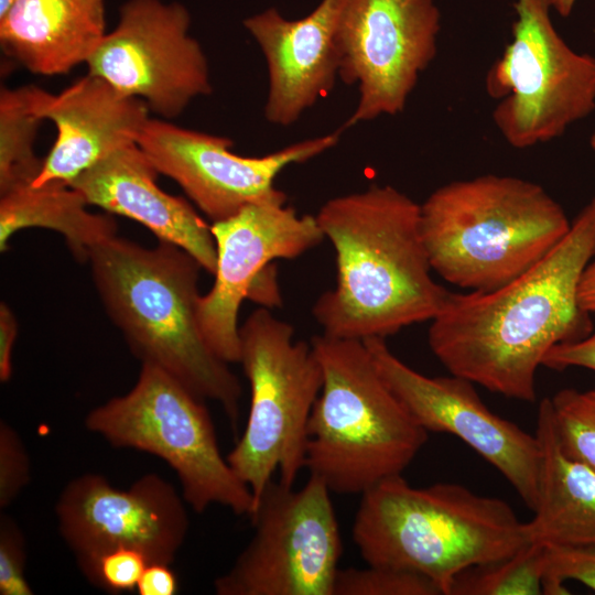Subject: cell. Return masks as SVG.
Here are the masks:
<instances>
[{
	"mask_svg": "<svg viewBox=\"0 0 595 595\" xmlns=\"http://www.w3.org/2000/svg\"><path fill=\"white\" fill-rule=\"evenodd\" d=\"M420 225L432 270L469 292L516 280L571 228L563 207L541 185L497 174L436 188L420 205Z\"/></svg>",
	"mask_w": 595,
	"mask_h": 595,
	"instance_id": "obj_5",
	"label": "cell"
},
{
	"mask_svg": "<svg viewBox=\"0 0 595 595\" xmlns=\"http://www.w3.org/2000/svg\"><path fill=\"white\" fill-rule=\"evenodd\" d=\"M160 173L138 144L113 152L71 182L88 205L131 218L160 241L173 244L215 274L216 244L208 226L182 197L162 191Z\"/></svg>",
	"mask_w": 595,
	"mask_h": 595,
	"instance_id": "obj_19",
	"label": "cell"
},
{
	"mask_svg": "<svg viewBox=\"0 0 595 595\" xmlns=\"http://www.w3.org/2000/svg\"><path fill=\"white\" fill-rule=\"evenodd\" d=\"M136 591L139 595H174L177 591V578L170 564L149 563Z\"/></svg>",
	"mask_w": 595,
	"mask_h": 595,
	"instance_id": "obj_32",
	"label": "cell"
},
{
	"mask_svg": "<svg viewBox=\"0 0 595 595\" xmlns=\"http://www.w3.org/2000/svg\"><path fill=\"white\" fill-rule=\"evenodd\" d=\"M26 448L11 424L0 421V508L10 506L30 482Z\"/></svg>",
	"mask_w": 595,
	"mask_h": 595,
	"instance_id": "obj_29",
	"label": "cell"
},
{
	"mask_svg": "<svg viewBox=\"0 0 595 595\" xmlns=\"http://www.w3.org/2000/svg\"><path fill=\"white\" fill-rule=\"evenodd\" d=\"M311 344L323 385L307 423L310 475L339 495H361L402 475L429 432L386 382L364 340L322 334Z\"/></svg>",
	"mask_w": 595,
	"mask_h": 595,
	"instance_id": "obj_6",
	"label": "cell"
},
{
	"mask_svg": "<svg viewBox=\"0 0 595 595\" xmlns=\"http://www.w3.org/2000/svg\"><path fill=\"white\" fill-rule=\"evenodd\" d=\"M216 244L215 281L198 303V322L210 349L239 363L238 312L261 271L274 259H294L325 238L315 216L283 203H253L210 225Z\"/></svg>",
	"mask_w": 595,
	"mask_h": 595,
	"instance_id": "obj_16",
	"label": "cell"
},
{
	"mask_svg": "<svg viewBox=\"0 0 595 595\" xmlns=\"http://www.w3.org/2000/svg\"><path fill=\"white\" fill-rule=\"evenodd\" d=\"M34 91L31 85L0 91V195L32 184L44 164L34 152L43 121L35 110Z\"/></svg>",
	"mask_w": 595,
	"mask_h": 595,
	"instance_id": "obj_23",
	"label": "cell"
},
{
	"mask_svg": "<svg viewBox=\"0 0 595 595\" xmlns=\"http://www.w3.org/2000/svg\"><path fill=\"white\" fill-rule=\"evenodd\" d=\"M87 263L108 317L141 364L218 402L236 428L241 385L202 334L198 261L170 242L145 248L116 235L95 247Z\"/></svg>",
	"mask_w": 595,
	"mask_h": 595,
	"instance_id": "obj_3",
	"label": "cell"
},
{
	"mask_svg": "<svg viewBox=\"0 0 595 595\" xmlns=\"http://www.w3.org/2000/svg\"><path fill=\"white\" fill-rule=\"evenodd\" d=\"M589 144H591V148L595 151V131L592 133L589 138Z\"/></svg>",
	"mask_w": 595,
	"mask_h": 595,
	"instance_id": "obj_38",
	"label": "cell"
},
{
	"mask_svg": "<svg viewBox=\"0 0 595 595\" xmlns=\"http://www.w3.org/2000/svg\"><path fill=\"white\" fill-rule=\"evenodd\" d=\"M441 12L433 0H346L338 30V77L357 85V107L342 127L402 112L435 58Z\"/></svg>",
	"mask_w": 595,
	"mask_h": 595,
	"instance_id": "obj_12",
	"label": "cell"
},
{
	"mask_svg": "<svg viewBox=\"0 0 595 595\" xmlns=\"http://www.w3.org/2000/svg\"><path fill=\"white\" fill-rule=\"evenodd\" d=\"M577 0H551L552 9L561 17H569Z\"/></svg>",
	"mask_w": 595,
	"mask_h": 595,
	"instance_id": "obj_36",
	"label": "cell"
},
{
	"mask_svg": "<svg viewBox=\"0 0 595 595\" xmlns=\"http://www.w3.org/2000/svg\"><path fill=\"white\" fill-rule=\"evenodd\" d=\"M542 366L558 371L573 367L595 371V328L580 340L554 346Z\"/></svg>",
	"mask_w": 595,
	"mask_h": 595,
	"instance_id": "obj_31",
	"label": "cell"
},
{
	"mask_svg": "<svg viewBox=\"0 0 595 595\" xmlns=\"http://www.w3.org/2000/svg\"><path fill=\"white\" fill-rule=\"evenodd\" d=\"M536 436L541 448L533 517L526 522L531 542L595 547V469L569 456L555 432L549 398L539 403Z\"/></svg>",
	"mask_w": 595,
	"mask_h": 595,
	"instance_id": "obj_21",
	"label": "cell"
},
{
	"mask_svg": "<svg viewBox=\"0 0 595 595\" xmlns=\"http://www.w3.org/2000/svg\"><path fill=\"white\" fill-rule=\"evenodd\" d=\"M148 564V559L141 552L118 548L95 556L79 567L93 584L111 594H119L137 589Z\"/></svg>",
	"mask_w": 595,
	"mask_h": 595,
	"instance_id": "obj_27",
	"label": "cell"
},
{
	"mask_svg": "<svg viewBox=\"0 0 595 595\" xmlns=\"http://www.w3.org/2000/svg\"><path fill=\"white\" fill-rule=\"evenodd\" d=\"M247 299L267 309L281 305V295L273 264L269 263L253 281Z\"/></svg>",
	"mask_w": 595,
	"mask_h": 595,
	"instance_id": "obj_34",
	"label": "cell"
},
{
	"mask_svg": "<svg viewBox=\"0 0 595 595\" xmlns=\"http://www.w3.org/2000/svg\"><path fill=\"white\" fill-rule=\"evenodd\" d=\"M106 33L104 0H14L0 17L3 53L43 76L86 64Z\"/></svg>",
	"mask_w": 595,
	"mask_h": 595,
	"instance_id": "obj_20",
	"label": "cell"
},
{
	"mask_svg": "<svg viewBox=\"0 0 595 595\" xmlns=\"http://www.w3.org/2000/svg\"><path fill=\"white\" fill-rule=\"evenodd\" d=\"M185 504L155 473L142 475L128 489L89 473L64 487L55 513L78 565L118 548L137 550L149 563L171 565L190 528Z\"/></svg>",
	"mask_w": 595,
	"mask_h": 595,
	"instance_id": "obj_14",
	"label": "cell"
},
{
	"mask_svg": "<svg viewBox=\"0 0 595 595\" xmlns=\"http://www.w3.org/2000/svg\"><path fill=\"white\" fill-rule=\"evenodd\" d=\"M293 335L291 324L262 306L239 326L250 405L244 433L226 459L251 490L253 509L274 473L293 486L305 468L307 423L323 371L311 342H294Z\"/></svg>",
	"mask_w": 595,
	"mask_h": 595,
	"instance_id": "obj_7",
	"label": "cell"
},
{
	"mask_svg": "<svg viewBox=\"0 0 595 595\" xmlns=\"http://www.w3.org/2000/svg\"><path fill=\"white\" fill-rule=\"evenodd\" d=\"M512 40L485 85L499 99L493 121L526 149L562 136L595 109V57L572 50L551 20V0H516Z\"/></svg>",
	"mask_w": 595,
	"mask_h": 595,
	"instance_id": "obj_9",
	"label": "cell"
},
{
	"mask_svg": "<svg viewBox=\"0 0 595 595\" xmlns=\"http://www.w3.org/2000/svg\"><path fill=\"white\" fill-rule=\"evenodd\" d=\"M333 595H443L431 578L409 570L368 565L337 571Z\"/></svg>",
	"mask_w": 595,
	"mask_h": 595,
	"instance_id": "obj_26",
	"label": "cell"
},
{
	"mask_svg": "<svg viewBox=\"0 0 595 595\" xmlns=\"http://www.w3.org/2000/svg\"><path fill=\"white\" fill-rule=\"evenodd\" d=\"M14 0H0V17L9 9Z\"/></svg>",
	"mask_w": 595,
	"mask_h": 595,
	"instance_id": "obj_37",
	"label": "cell"
},
{
	"mask_svg": "<svg viewBox=\"0 0 595 595\" xmlns=\"http://www.w3.org/2000/svg\"><path fill=\"white\" fill-rule=\"evenodd\" d=\"M364 343L386 382L424 430L448 433L466 443L533 511L541 464L536 434L490 411L472 381L452 374L425 376L398 358L386 339L368 338Z\"/></svg>",
	"mask_w": 595,
	"mask_h": 595,
	"instance_id": "obj_15",
	"label": "cell"
},
{
	"mask_svg": "<svg viewBox=\"0 0 595 595\" xmlns=\"http://www.w3.org/2000/svg\"><path fill=\"white\" fill-rule=\"evenodd\" d=\"M345 2L322 0L299 20H286L274 8L244 20L267 62L264 117L270 123L291 126L333 89L340 66L338 30Z\"/></svg>",
	"mask_w": 595,
	"mask_h": 595,
	"instance_id": "obj_17",
	"label": "cell"
},
{
	"mask_svg": "<svg viewBox=\"0 0 595 595\" xmlns=\"http://www.w3.org/2000/svg\"><path fill=\"white\" fill-rule=\"evenodd\" d=\"M18 334V322L6 302L0 304V380L7 382L12 375V349Z\"/></svg>",
	"mask_w": 595,
	"mask_h": 595,
	"instance_id": "obj_33",
	"label": "cell"
},
{
	"mask_svg": "<svg viewBox=\"0 0 595 595\" xmlns=\"http://www.w3.org/2000/svg\"><path fill=\"white\" fill-rule=\"evenodd\" d=\"M594 256L595 195L562 241L516 280L489 292H450L429 327L432 353L452 375L533 402L547 354L594 329L578 302L581 278Z\"/></svg>",
	"mask_w": 595,
	"mask_h": 595,
	"instance_id": "obj_1",
	"label": "cell"
},
{
	"mask_svg": "<svg viewBox=\"0 0 595 595\" xmlns=\"http://www.w3.org/2000/svg\"><path fill=\"white\" fill-rule=\"evenodd\" d=\"M578 302L585 312L595 316V256L585 268L581 278Z\"/></svg>",
	"mask_w": 595,
	"mask_h": 595,
	"instance_id": "obj_35",
	"label": "cell"
},
{
	"mask_svg": "<svg viewBox=\"0 0 595 595\" xmlns=\"http://www.w3.org/2000/svg\"><path fill=\"white\" fill-rule=\"evenodd\" d=\"M34 106L43 120L55 125L57 136L33 186L69 185L113 152L138 144L150 120L143 100L89 73L57 95L35 86Z\"/></svg>",
	"mask_w": 595,
	"mask_h": 595,
	"instance_id": "obj_18",
	"label": "cell"
},
{
	"mask_svg": "<svg viewBox=\"0 0 595 595\" xmlns=\"http://www.w3.org/2000/svg\"><path fill=\"white\" fill-rule=\"evenodd\" d=\"M549 401L564 453L595 469V386L586 390L564 388Z\"/></svg>",
	"mask_w": 595,
	"mask_h": 595,
	"instance_id": "obj_25",
	"label": "cell"
},
{
	"mask_svg": "<svg viewBox=\"0 0 595 595\" xmlns=\"http://www.w3.org/2000/svg\"><path fill=\"white\" fill-rule=\"evenodd\" d=\"M353 540L368 565L420 573L443 595L464 570L531 542L507 501L455 483L412 487L402 475L361 494Z\"/></svg>",
	"mask_w": 595,
	"mask_h": 595,
	"instance_id": "obj_4",
	"label": "cell"
},
{
	"mask_svg": "<svg viewBox=\"0 0 595 595\" xmlns=\"http://www.w3.org/2000/svg\"><path fill=\"white\" fill-rule=\"evenodd\" d=\"M547 545L528 542L510 556L470 566L453 581L450 595H540Z\"/></svg>",
	"mask_w": 595,
	"mask_h": 595,
	"instance_id": "obj_24",
	"label": "cell"
},
{
	"mask_svg": "<svg viewBox=\"0 0 595 595\" xmlns=\"http://www.w3.org/2000/svg\"><path fill=\"white\" fill-rule=\"evenodd\" d=\"M85 426L115 447L163 459L195 512L220 505L236 515L252 513L251 490L221 455L205 400L163 369L141 364L134 386L94 408Z\"/></svg>",
	"mask_w": 595,
	"mask_h": 595,
	"instance_id": "obj_8",
	"label": "cell"
},
{
	"mask_svg": "<svg viewBox=\"0 0 595 595\" xmlns=\"http://www.w3.org/2000/svg\"><path fill=\"white\" fill-rule=\"evenodd\" d=\"M336 253V285L313 305L323 334L386 339L432 321L450 293L431 275L420 205L390 185L331 198L315 215Z\"/></svg>",
	"mask_w": 595,
	"mask_h": 595,
	"instance_id": "obj_2",
	"label": "cell"
},
{
	"mask_svg": "<svg viewBox=\"0 0 595 595\" xmlns=\"http://www.w3.org/2000/svg\"><path fill=\"white\" fill-rule=\"evenodd\" d=\"M190 25V12L178 2L128 0L87 61L88 73L160 117L175 118L213 90L207 57Z\"/></svg>",
	"mask_w": 595,
	"mask_h": 595,
	"instance_id": "obj_11",
	"label": "cell"
},
{
	"mask_svg": "<svg viewBox=\"0 0 595 595\" xmlns=\"http://www.w3.org/2000/svg\"><path fill=\"white\" fill-rule=\"evenodd\" d=\"M342 130L286 145L262 156L231 152L234 141L150 118L138 145L160 174L175 181L213 221L253 203H286L274 180L286 166L306 162L338 143Z\"/></svg>",
	"mask_w": 595,
	"mask_h": 595,
	"instance_id": "obj_13",
	"label": "cell"
},
{
	"mask_svg": "<svg viewBox=\"0 0 595 595\" xmlns=\"http://www.w3.org/2000/svg\"><path fill=\"white\" fill-rule=\"evenodd\" d=\"M567 581L581 583L595 593V547L547 545L543 594H570Z\"/></svg>",
	"mask_w": 595,
	"mask_h": 595,
	"instance_id": "obj_28",
	"label": "cell"
},
{
	"mask_svg": "<svg viewBox=\"0 0 595 595\" xmlns=\"http://www.w3.org/2000/svg\"><path fill=\"white\" fill-rule=\"evenodd\" d=\"M25 540L21 529L8 516L0 518V594L32 595L24 575Z\"/></svg>",
	"mask_w": 595,
	"mask_h": 595,
	"instance_id": "obj_30",
	"label": "cell"
},
{
	"mask_svg": "<svg viewBox=\"0 0 595 595\" xmlns=\"http://www.w3.org/2000/svg\"><path fill=\"white\" fill-rule=\"evenodd\" d=\"M83 195L63 182L32 184L0 195V250L11 237L26 228H46L62 235L78 262L87 263L95 247L117 235L110 215L87 209Z\"/></svg>",
	"mask_w": 595,
	"mask_h": 595,
	"instance_id": "obj_22",
	"label": "cell"
},
{
	"mask_svg": "<svg viewBox=\"0 0 595 595\" xmlns=\"http://www.w3.org/2000/svg\"><path fill=\"white\" fill-rule=\"evenodd\" d=\"M249 518L253 536L214 581L217 595H333L343 545L318 477L299 489L270 480Z\"/></svg>",
	"mask_w": 595,
	"mask_h": 595,
	"instance_id": "obj_10",
	"label": "cell"
}]
</instances>
